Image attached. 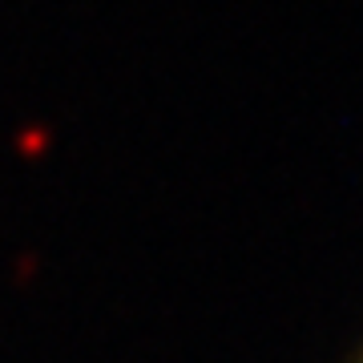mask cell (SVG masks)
I'll return each mask as SVG.
<instances>
[{
    "label": "cell",
    "instance_id": "obj_1",
    "mask_svg": "<svg viewBox=\"0 0 363 363\" xmlns=\"http://www.w3.org/2000/svg\"><path fill=\"white\" fill-rule=\"evenodd\" d=\"M359 363H363V359H359Z\"/></svg>",
    "mask_w": 363,
    "mask_h": 363
}]
</instances>
